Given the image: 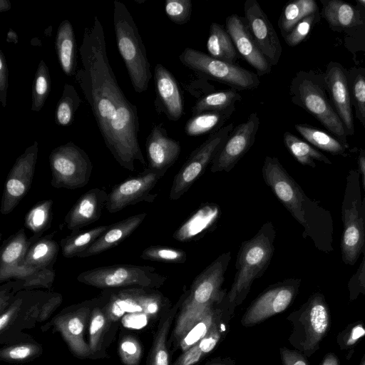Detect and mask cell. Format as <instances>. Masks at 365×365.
<instances>
[{
  "label": "cell",
  "instance_id": "cell-47",
  "mask_svg": "<svg viewBox=\"0 0 365 365\" xmlns=\"http://www.w3.org/2000/svg\"><path fill=\"white\" fill-rule=\"evenodd\" d=\"M143 355V347L133 336L126 335L119 345V356L125 365H138Z\"/></svg>",
  "mask_w": 365,
  "mask_h": 365
},
{
  "label": "cell",
  "instance_id": "cell-22",
  "mask_svg": "<svg viewBox=\"0 0 365 365\" xmlns=\"http://www.w3.org/2000/svg\"><path fill=\"white\" fill-rule=\"evenodd\" d=\"M154 81L156 110L163 113L170 120H178L183 114V101L175 78L164 66L158 63L154 69Z\"/></svg>",
  "mask_w": 365,
  "mask_h": 365
},
{
  "label": "cell",
  "instance_id": "cell-56",
  "mask_svg": "<svg viewBox=\"0 0 365 365\" xmlns=\"http://www.w3.org/2000/svg\"><path fill=\"white\" fill-rule=\"evenodd\" d=\"M322 365H339L337 357L333 354H329L324 358Z\"/></svg>",
  "mask_w": 365,
  "mask_h": 365
},
{
  "label": "cell",
  "instance_id": "cell-36",
  "mask_svg": "<svg viewBox=\"0 0 365 365\" xmlns=\"http://www.w3.org/2000/svg\"><path fill=\"white\" fill-rule=\"evenodd\" d=\"M110 225H100L92 229L72 232L60 241L62 255L66 258L78 257L88 249Z\"/></svg>",
  "mask_w": 365,
  "mask_h": 365
},
{
  "label": "cell",
  "instance_id": "cell-30",
  "mask_svg": "<svg viewBox=\"0 0 365 365\" xmlns=\"http://www.w3.org/2000/svg\"><path fill=\"white\" fill-rule=\"evenodd\" d=\"M225 297L210 308L202 317L182 336L171 350L175 351L180 349L182 353L205 336L214 327L217 321L228 309H230L226 304Z\"/></svg>",
  "mask_w": 365,
  "mask_h": 365
},
{
  "label": "cell",
  "instance_id": "cell-35",
  "mask_svg": "<svg viewBox=\"0 0 365 365\" xmlns=\"http://www.w3.org/2000/svg\"><path fill=\"white\" fill-rule=\"evenodd\" d=\"M210 56L216 59L235 64L238 55L235 45L222 25L212 22L210 26L206 43Z\"/></svg>",
  "mask_w": 365,
  "mask_h": 365
},
{
  "label": "cell",
  "instance_id": "cell-2",
  "mask_svg": "<svg viewBox=\"0 0 365 365\" xmlns=\"http://www.w3.org/2000/svg\"><path fill=\"white\" fill-rule=\"evenodd\" d=\"M264 182L292 217L303 227V237L326 253L333 251L331 213L311 200L276 157L267 156L262 168Z\"/></svg>",
  "mask_w": 365,
  "mask_h": 365
},
{
  "label": "cell",
  "instance_id": "cell-31",
  "mask_svg": "<svg viewBox=\"0 0 365 365\" xmlns=\"http://www.w3.org/2000/svg\"><path fill=\"white\" fill-rule=\"evenodd\" d=\"M321 15L325 19L330 28L334 30H345L361 23L359 9L340 0L321 1Z\"/></svg>",
  "mask_w": 365,
  "mask_h": 365
},
{
  "label": "cell",
  "instance_id": "cell-54",
  "mask_svg": "<svg viewBox=\"0 0 365 365\" xmlns=\"http://www.w3.org/2000/svg\"><path fill=\"white\" fill-rule=\"evenodd\" d=\"M365 335V329L361 324L354 326L349 332V337L346 339L345 344L351 346L355 344L359 338Z\"/></svg>",
  "mask_w": 365,
  "mask_h": 365
},
{
  "label": "cell",
  "instance_id": "cell-14",
  "mask_svg": "<svg viewBox=\"0 0 365 365\" xmlns=\"http://www.w3.org/2000/svg\"><path fill=\"white\" fill-rule=\"evenodd\" d=\"M300 284V279L290 278L269 286L247 307L242 325L252 327L284 312L295 298Z\"/></svg>",
  "mask_w": 365,
  "mask_h": 365
},
{
  "label": "cell",
  "instance_id": "cell-11",
  "mask_svg": "<svg viewBox=\"0 0 365 365\" xmlns=\"http://www.w3.org/2000/svg\"><path fill=\"white\" fill-rule=\"evenodd\" d=\"M179 59L184 66L197 74L226 84L238 91L257 88L260 83L257 73L192 48H186L180 54Z\"/></svg>",
  "mask_w": 365,
  "mask_h": 365
},
{
  "label": "cell",
  "instance_id": "cell-55",
  "mask_svg": "<svg viewBox=\"0 0 365 365\" xmlns=\"http://www.w3.org/2000/svg\"><path fill=\"white\" fill-rule=\"evenodd\" d=\"M359 172L361 177L362 184L365 192V148L360 150L358 156Z\"/></svg>",
  "mask_w": 365,
  "mask_h": 365
},
{
  "label": "cell",
  "instance_id": "cell-27",
  "mask_svg": "<svg viewBox=\"0 0 365 365\" xmlns=\"http://www.w3.org/2000/svg\"><path fill=\"white\" fill-rule=\"evenodd\" d=\"M146 215V212L135 214L110 225L109 227L88 249L81 253L78 257L84 258L99 255L116 246L130 236L141 225Z\"/></svg>",
  "mask_w": 365,
  "mask_h": 365
},
{
  "label": "cell",
  "instance_id": "cell-6",
  "mask_svg": "<svg viewBox=\"0 0 365 365\" xmlns=\"http://www.w3.org/2000/svg\"><path fill=\"white\" fill-rule=\"evenodd\" d=\"M113 24L119 53L131 84L137 93L148 89L152 78L150 65L138 27L125 5L114 1Z\"/></svg>",
  "mask_w": 365,
  "mask_h": 365
},
{
  "label": "cell",
  "instance_id": "cell-59",
  "mask_svg": "<svg viewBox=\"0 0 365 365\" xmlns=\"http://www.w3.org/2000/svg\"><path fill=\"white\" fill-rule=\"evenodd\" d=\"M11 8V2L9 0L0 1V11L4 12L10 10Z\"/></svg>",
  "mask_w": 365,
  "mask_h": 365
},
{
  "label": "cell",
  "instance_id": "cell-21",
  "mask_svg": "<svg viewBox=\"0 0 365 365\" xmlns=\"http://www.w3.org/2000/svg\"><path fill=\"white\" fill-rule=\"evenodd\" d=\"M225 29L229 34L237 52L255 70L258 76L269 74L272 64L253 41L244 19L232 14L225 19Z\"/></svg>",
  "mask_w": 365,
  "mask_h": 365
},
{
  "label": "cell",
  "instance_id": "cell-17",
  "mask_svg": "<svg viewBox=\"0 0 365 365\" xmlns=\"http://www.w3.org/2000/svg\"><path fill=\"white\" fill-rule=\"evenodd\" d=\"M38 143L35 141L16 160L6 179L1 213L8 215L29 192L36 170Z\"/></svg>",
  "mask_w": 365,
  "mask_h": 365
},
{
  "label": "cell",
  "instance_id": "cell-32",
  "mask_svg": "<svg viewBox=\"0 0 365 365\" xmlns=\"http://www.w3.org/2000/svg\"><path fill=\"white\" fill-rule=\"evenodd\" d=\"M60 247V244L51 235L37 240L28 250L21 267L35 269H53Z\"/></svg>",
  "mask_w": 365,
  "mask_h": 365
},
{
  "label": "cell",
  "instance_id": "cell-16",
  "mask_svg": "<svg viewBox=\"0 0 365 365\" xmlns=\"http://www.w3.org/2000/svg\"><path fill=\"white\" fill-rule=\"evenodd\" d=\"M166 172L146 168L137 176L115 185L108 193L106 208L110 213H115L140 202H153L157 194L150 191Z\"/></svg>",
  "mask_w": 365,
  "mask_h": 365
},
{
  "label": "cell",
  "instance_id": "cell-46",
  "mask_svg": "<svg viewBox=\"0 0 365 365\" xmlns=\"http://www.w3.org/2000/svg\"><path fill=\"white\" fill-rule=\"evenodd\" d=\"M192 4L190 0H166L165 11L168 19L174 24L182 25L189 21L192 14Z\"/></svg>",
  "mask_w": 365,
  "mask_h": 365
},
{
  "label": "cell",
  "instance_id": "cell-38",
  "mask_svg": "<svg viewBox=\"0 0 365 365\" xmlns=\"http://www.w3.org/2000/svg\"><path fill=\"white\" fill-rule=\"evenodd\" d=\"M242 98L238 91L233 88L215 91L198 99L192 108V114L235 108V103L241 101Z\"/></svg>",
  "mask_w": 365,
  "mask_h": 365
},
{
  "label": "cell",
  "instance_id": "cell-20",
  "mask_svg": "<svg viewBox=\"0 0 365 365\" xmlns=\"http://www.w3.org/2000/svg\"><path fill=\"white\" fill-rule=\"evenodd\" d=\"M324 86L348 136L354 133L351 99L347 71L337 62H330L323 74Z\"/></svg>",
  "mask_w": 365,
  "mask_h": 365
},
{
  "label": "cell",
  "instance_id": "cell-7",
  "mask_svg": "<svg viewBox=\"0 0 365 365\" xmlns=\"http://www.w3.org/2000/svg\"><path fill=\"white\" fill-rule=\"evenodd\" d=\"M326 91L323 75L301 71L291 81L289 94L294 104L312 115L334 137L349 147L346 130Z\"/></svg>",
  "mask_w": 365,
  "mask_h": 365
},
{
  "label": "cell",
  "instance_id": "cell-43",
  "mask_svg": "<svg viewBox=\"0 0 365 365\" xmlns=\"http://www.w3.org/2000/svg\"><path fill=\"white\" fill-rule=\"evenodd\" d=\"M53 204L52 200L38 202L26 215L25 226L35 236L39 237L44 231L50 227Z\"/></svg>",
  "mask_w": 365,
  "mask_h": 365
},
{
  "label": "cell",
  "instance_id": "cell-5",
  "mask_svg": "<svg viewBox=\"0 0 365 365\" xmlns=\"http://www.w3.org/2000/svg\"><path fill=\"white\" fill-rule=\"evenodd\" d=\"M101 297L110 327L121 317L145 319L148 324V319H160L171 307L160 292L148 287L104 289Z\"/></svg>",
  "mask_w": 365,
  "mask_h": 365
},
{
  "label": "cell",
  "instance_id": "cell-33",
  "mask_svg": "<svg viewBox=\"0 0 365 365\" xmlns=\"http://www.w3.org/2000/svg\"><path fill=\"white\" fill-rule=\"evenodd\" d=\"M93 307L89 322V347L92 358L103 357L106 354L104 344L108 340L110 324L103 308L101 296Z\"/></svg>",
  "mask_w": 365,
  "mask_h": 365
},
{
  "label": "cell",
  "instance_id": "cell-53",
  "mask_svg": "<svg viewBox=\"0 0 365 365\" xmlns=\"http://www.w3.org/2000/svg\"><path fill=\"white\" fill-rule=\"evenodd\" d=\"M279 353L282 365H309L304 354L297 350L281 347Z\"/></svg>",
  "mask_w": 365,
  "mask_h": 365
},
{
  "label": "cell",
  "instance_id": "cell-37",
  "mask_svg": "<svg viewBox=\"0 0 365 365\" xmlns=\"http://www.w3.org/2000/svg\"><path fill=\"white\" fill-rule=\"evenodd\" d=\"M283 140L289 153L303 165L314 168L316 167L315 161L331 164V161L322 153L288 131L284 133Z\"/></svg>",
  "mask_w": 365,
  "mask_h": 365
},
{
  "label": "cell",
  "instance_id": "cell-41",
  "mask_svg": "<svg viewBox=\"0 0 365 365\" xmlns=\"http://www.w3.org/2000/svg\"><path fill=\"white\" fill-rule=\"evenodd\" d=\"M81 100L73 86L65 83L61 98L55 110V123L61 126H68L74 120L75 113Z\"/></svg>",
  "mask_w": 365,
  "mask_h": 365
},
{
  "label": "cell",
  "instance_id": "cell-19",
  "mask_svg": "<svg viewBox=\"0 0 365 365\" xmlns=\"http://www.w3.org/2000/svg\"><path fill=\"white\" fill-rule=\"evenodd\" d=\"M244 13V20L253 41L272 66H276L282 47L267 16L256 0L245 1Z\"/></svg>",
  "mask_w": 365,
  "mask_h": 365
},
{
  "label": "cell",
  "instance_id": "cell-18",
  "mask_svg": "<svg viewBox=\"0 0 365 365\" xmlns=\"http://www.w3.org/2000/svg\"><path fill=\"white\" fill-rule=\"evenodd\" d=\"M259 124V118L254 112L245 122L233 128L214 158L211 163V172H230L255 143Z\"/></svg>",
  "mask_w": 365,
  "mask_h": 365
},
{
  "label": "cell",
  "instance_id": "cell-57",
  "mask_svg": "<svg viewBox=\"0 0 365 365\" xmlns=\"http://www.w3.org/2000/svg\"><path fill=\"white\" fill-rule=\"evenodd\" d=\"M6 41L8 42H12L14 43H16L18 42V36L16 33L12 29H10L9 31L7 34Z\"/></svg>",
  "mask_w": 365,
  "mask_h": 365
},
{
  "label": "cell",
  "instance_id": "cell-26",
  "mask_svg": "<svg viewBox=\"0 0 365 365\" xmlns=\"http://www.w3.org/2000/svg\"><path fill=\"white\" fill-rule=\"evenodd\" d=\"M38 238L34 235L29 239L24 230L21 228L4 243L0 252V282L12 279L15 273L23 265L30 246Z\"/></svg>",
  "mask_w": 365,
  "mask_h": 365
},
{
  "label": "cell",
  "instance_id": "cell-61",
  "mask_svg": "<svg viewBox=\"0 0 365 365\" xmlns=\"http://www.w3.org/2000/svg\"><path fill=\"white\" fill-rule=\"evenodd\" d=\"M359 365H365V355H364V358H363V359H362V361H361V364Z\"/></svg>",
  "mask_w": 365,
  "mask_h": 365
},
{
  "label": "cell",
  "instance_id": "cell-45",
  "mask_svg": "<svg viewBox=\"0 0 365 365\" xmlns=\"http://www.w3.org/2000/svg\"><path fill=\"white\" fill-rule=\"evenodd\" d=\"M140 257L145 260L172 264H182L187 259V254L183 250L160 245H153L145 248Z\"/></svg>",
  "mask_w": 365,
  "mask_h": 365
},
{
  "label": "cell",
  "instance_id": "cell-48",
  "mask_svg": "<svg viewBox=\"0 0 365 365\" xmlns=\"http://www.w3.org/2000/svg\"><path fill=\"white\" fill-rule=\"evenodd\" d=\"M320 19L319 12H317L301 20L292 31L284 37L286 43L294 47L302 42L309 35L313 26Z\"/></svg>",
  "mask_w": 365,
  "mask_h": 365
},
{
  "label": "cell",
  "instance_id": "cell-34",
  "mask_svg": "<svg viewBox=\"0 0 365 365\" xmlns=\"http://www.w3.org/2000/svg\"><path fill=\"white\" fill-rule=\"evenodd\" d=\"M235 108L222 111H205L192 115L185 125V132L188 136L195 137L213 133L225 126Z\"/></svg>",
  "mask_w": 365,
  "mask_h": 365
},
{
  "label": "cell",
  "instance_id": "cell-3",
  "mask_svg": "<svg viewBox=\"0 0 365 365\" xmlns=\"http://www.w3.org/2000/svg\"><path fill=\"white\" fill-rule=\"evenodd\" d=\"M230 259V251L220 255L195 278L190 289L180 296L181 304L168 339L170 349L210 308L226 297L227 292L222 289V285Z\"/></svg>",
  "mask_w": 365,
  "mask_h": 365
},
{
  "label": "cell",
  "instance_id": "cell-13",
  "mask_svg": "<svg viewBox=\"0 0 365 365\" xmlns=\"http://www.w3.org/2000/svg\"><path fill=\"white\" fill-rule=\"evenodd\" d=\"M233 123H229L210 136L189 155L174 177L169 197L176 200L181 197L203 174L222 147L231 131Z\"/></svg>",
  "mask_w": 365,
  "mask_h": 365
},
{
  "label": "cell",
  "instance_id": "cell-42",
  "mask_svg": "<svg viewBox=\"0 0 365 365\" xmlns=\"http://www.w3.org/2000/svg\"><path fill=\"white\" fill-rule=\"evenodd\" d=\"M347 78L355 115L365 128V68H352Z\"/></svg>",
  "mask_w": 365,
  "mask_h": 365
},
{
  "label": "cell",
  "instance_id": "cell-1",
  "mask_svg": "<svg viewBox=\"0 0 365 365\" xmlns=\"http://www.w3.org/2000/svg\"><path fill=\"white\" fill-rule=\"evenodd\" d=\"M106 46L103 26L96 16L92 25L84 29L79 48L81 67L77 68L75 80L107 148L121 167L134 171L135 161L146 165L138 141V109L119 86Z\"/></svg>",
  "mask_w": 365,
  "mask_h": 365
},
{
  "label": "cell",
  "instance_id": "cell-58",
  "mask_svg": "<svg viewBox=\"0 0 365 365\" xmlns=\"http://www.w3.org/2000/svg\"><path fill=\"white\" fill-rule=\"evenodd\" d=\"M207 365H235V364L231 359H222L212 361Z\"/></svg>",
  "mask_w": 365,
  "mask_h": 365
},
{
  "label": "cell",
  "instance_id": "cell-9",
  "mask_svg": "<svg viewBox=\"0 0 365 365\" xmlns=\"http://www.w3.org/2000/svg\"><path fill=\"white\" fill-rule=\"evenodd\" d=\"M287 320L292 325L290 344L304 355L311 356L319 348L329 326V312L324 295L313 294L287 317Z\"/></svg>",
  "mask_w": 365,
  "mask_h": 365
},
{
  "label": "cell",
  "instance_id": "cell-50",
  "mask_svg": "<svg viewBox=\"0 0 365 365\" xmlns=\"http://www.w3.org/2000/svg\"><path fill=\"white\" fill-rule=\"evenodd\" d=\"M362 261L348 282L349 297L355 299L359 294L365 295V247Z\"/></svg>",
  "mask_w": 365,
  "mask_h": 365
},
{
  "label": "cell",
  "instance_id": "cell-29",
  "mask_svg": "<svg viewBox=\"0 0 365 365\" xmlns=\"http://www.w3.org/2000/svg\"><path fill=\"white\" fill-rule=\"evenodd\" d=\"M55 49L63 73L71 76L77 71V44L73 26L65 19L59 24L55 40Z\"/></svg>",
  "mask_w": 365,
  "mask_h": 365
},
{
  "label": "cell",
  "instance_id": "cell-39",
  "mask_svg": "<svg viewBox=\"0 0 365 365\" xmlns=\"http://www.w3.org/2000/svg\"><path fill=\"white\" fill-rule=\"evenodd\" d=\"M317 11L314 0H296L287 4L278 20L282 36L284 37L301 20Z\"/></svg>",
  "mask_w": 365,
  "mask_h": 365
},
{
  "label": "cell",
  "instance_id": "cell-40",
  "mask_svg": "<svg viewBox=\"0 0 365 365\" xmlns=\"http://www.w3.org/2000/svg\"><path fill=\"white\" fill-rule=\"evenodd\" d=\"M297 131L309 143L332 155H343L349 147L327 133L306 124H296Z\"/></svg>",
  "mask_w": 365,
  "mask_h": 365
},
{
  "label": "cell",
  "instance_id": "cell-23",
  "mask_svg": "<svg viewBox=\"0 0 365 365\" xmlns=\"http://www.w3.org/2000/svg\"><path fill=\"white\" fill-rule=\"evenodd\" d=\"M148 168L168 170L178 160L181 147L178 141L170 138L163 123L155 125L145 142Z\"/></svg>",
  "mask_w": 365,
  "mask_h": 365
},
{
  "label": "cell",
  "instance_id": "cell-12",
  "mask_svg": "<svg viewBox=\"0 0 365 365\" xmlns=\"http://www.w3.org/2000/svg\"><path fill=\"white\" fill-rule=\"evenodd\" d=\"M51 184L55 188L78 189L90 180L93 165L87 153L73 142L54 148L48 157Z\"/></svg>",
  "mask_w": 365,
  "mask_h": 365
},
{
  "label": "cell",
  "instance_id": "cell-10",
  "mask_svg": "<svg viewBox=\"0 0 365 365\" xmlns=\"http://www.w3.org/2000/svg\"><path fill=\"white\" fill-rule=\"evenodd\" d=\"M167 277L158 273L150 266L135 264H113L84 271L77 277L83 284L102 289L130 287L158 289Z\"/></svg>",
  "mask_w": 365,
  "mask_h": 365
},
{
  "label": "cell",
  "instance_id": "cell-49",
  "mask_svg": "<svg viewBox=\"0 0 365 365\" xmlns=\"http://www.w3.org/2000/svg\"><path fill=\"white\" fill-rule=\"evenodd\" d=\"M41 348L34 343H24L2 349L0 358L4 361H24L40 354Z\"/></svg>",
  "mask_w": 365,
  "mask_h": 365
},
{
  "label": "cell",
  "instance_id": "cell-25",
  "mask_svg": "<svg viewBox=\"0 0 365 365\" xmlns=\"http://www.w3.org/2000/svg\"><path fill=\"white\" fill-rule=\"evenodd\" d=\"M234 312L227 309L210 332L177 358L171 365H196L210 354L228 332Z\"/></svg>",
  "mask_w": 365,
  "mask_h": 365
},
{
  "label": "cell",
  "instance_id": "cell-51",
  "mask_svg": "<svg viewBox=\"0 0 365 365\" xmlns=\"http://www.w3.org/2000/svg\"><path fill=\"white\" fill-rule=\"evenodd\" d=\"M21 290L18 281H9L0 287V314H2L12 303L17 292Z\"/></svg>",
  "mask_w": 365,
  "mask_h": 365
},
{
  "label": "cell",
  "instance_id": "cell-4",
  "mask_svg": "<svg viewBox=\"0 0 365 365\" xmlns=\"http://www.w3.org/2000/svg\"><path fill=\"white\" fill-rule=\"evenodd\" d=\"M276 231L271 222L264 223L250 240L242 242L236 260V273L225 302L235 312L249 294L252 284L267 270L273 256Z\"/></svg>",
  "mask_w": 365,
  "mask_h": 365
},
{
  "label": "cell",
  "instance_id": "cell-28",
  "mask_svg": "<svg viewBox=\"0 0 365 365\" xmlns=\"http://www.w3.org/2000/svg\"><path fill=\"white\" fill-rule=\"evenodd\" d=\"M181 304V299L159 319L157 331L149 352L146 365H170L168 334Z\"/></svg>",
  "mask_w": 365,
  "mask_h": 365
},
{
  "label": "cell",
  "instance_id": "cell-52",
  "mask_svg": "<svg viewBox=\"0 0 365 365\" xmlns=\"http://www.w3.org/2000/svg\"><path fill=\"white\" fill-rule=\"evenodd\" d=\"M9 86V71L6 57L0 50V101L3 108L6 106V95Z\"/></svg>",
  "mask_w": 365,
  "mask_h": 365
},
{
  "label": "cell",
  "instance_id": "cell-24",
  "mask_svg": "<svg viewBox=\"0 0 365 365\" xmlns=\"http://www.w3.org/2000/svg\"><path fill=\"white\" fill-rule=\"evenodd\" d=\"M108 195L104 190L98 187L83 193L65 216L67 228L76 232L98 220L106 207Z\"/></svg>",
  "mask_w": 365,
  "mask_h": 365
},
{
  "label": "cell",
  "instance_id": "cell-15",
  "mask_svg": "<svg viewBox=\"0 0 365 365\" xmlns=\"http://www.w3.org/2000/svg\"><path fill=\"white\" fill-rule=\"evenodd\" d=\"M98 299L85 301L68 307L52 321L55 330L61 334L72 353L78 358H92L89 344L84 339V335L92 310Z\"/></svg>",
  "mask_w": 365,
  "mask_h": 365
},
{
  "label": "cell",
  "instance_id": "cell-44",
  "mask_svg": "<svg viewBox=\"0 0 365 365\" xmlns=\"http://www.w3.org/2000/svg\"><path fill=\"white\" fill-rule=\"evenodd\" d=\"M51 88L48 68L43 60L38 63L32 84L31 110L38 112L43 107Z\"/></svg>",
  "mask_w": 365,
  "mask_h": 365
},
{
  "label": "cell",
  "instance_id": "cell-8",
  "mask_svg": "<svg viewBox=\"0 0 365 365\" xmlns=\"http://www.w3.org/2000/svg\"><path fill=\"white\" fill-rule=\"evenodd\" d=\"M360 173L350 170L341 205L343 232L341 253L343 262L354 265L365 247V195L361 197Z\"/></svg>",
  "mask_w": 365,
  "mask_h": 365
},
{
  "label": "cell",
  "instance_id": "cell-60",
  "mask_svg": "<svg viewBox=\"0 0 365 365\" xmlns=\"http://www.w3.org/2000/svg\"><path fill=\"white\" fill-rule=\"evenodd\" d=\"M356 2L358 6L365 8V0H356Z\"/></svg>",
  "mask_w": 365,
  "mask_h": 365
}]
</instances>
